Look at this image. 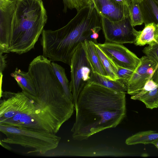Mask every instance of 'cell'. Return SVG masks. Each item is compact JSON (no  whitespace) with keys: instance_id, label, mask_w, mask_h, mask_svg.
I'll list each match as a JSON object with an SVG mask.
<instances>
[{"instance_id":"9","label":"cell","mask_w":158,"mask_h":158,"mask_svg":"<svg viewBox=\"0 0 158 158\" xmlns=\"http://www.w3.org/2000/svg\"><path fill=\"white\" fill-rule=\"evenodd\" d=\"M97 45L115 66L134 71L140 63V58L123 44L105 42Z\"/></svg>"},{"instance_id":"1","label":"cell","mask_w":158,"mask_h":158,"mask_svg":"<svg viewBox=\"0 0 158 158\" xmlns=\"http://www.w3.org/2000/svg\"><path fill=\"white\" fill-rule=\"evenodd\" d=\"M75 120L71 131L75 140L87 139L106 129L114 128L126 114L125 93L89 83L80 94Z\"/></svg>"},{"instance_id":"6","label":"cell","mask_w":158,"mask_h":158,"mask_svg":"<svg viewBox=\"0 0 158 158\" xmlns=\"http://www.w3.org/2000/svg\"><path fill=\"white\" fill-rule=\"evenodd\" d=\"M35 97L23 91L17 93L1 92L0 121L18 114L33 112L35 107Z\"/></svg>"},{"instance_id":"20","label":"cell","mask_w":158,"mask_h":158,"mask_svg":"<svg viewBox=\"0 0 158 158\" xmlns=\"http://www.w3.org/2000/svg\"><path fill=\"white\" fill-rule=\"evenodd\" d=\"M51 63L55 73L65 94L69 99L73 101V95L70 90L69 83L66 76L64 69L54 62Z\"/></svg>"},{"instance_id":"5","label":"cell","mask_w":158,"mask_h":158,"mask_svg":"<svg viewBox=\"0 0 158 158\" xmlns=\"http://www.w3.org/2000/svg\"><path fill=\"white\" fill-rule=\"evenodd\" d=\"M71 69L70 90L73 98L74 107L81 92L88 83L92 69L83 45H80L73 53L70 65Z\"/></svg>"},{"instance_id":"11","label":"cell","mask_w":158,"mask_h":158,"mask_svg":"<svg viewBox=\"0 0 158 158\" xmlns=\"http://www.w3.org/2000/svg\"><path fill=\"white\" fill-rule=\"evenodd\" d=\"M98 12L109 20L117 21L129 16L128 7L114 0H93Z\"/></svg>"},{"instance_id":"29","label":"cell","mask_w":158,"mask_h":158,"mask_svg":"<svg viewBox=\"0 0 158 158\" xmlns=\"http://www.w3.org/2000/svg\"><path fill=\"white\" fill-rule=\"evenodd\" d=\"M154 1L158 6V0H154Z\"/></svg>"},{"instance_id":"4","label":"cell","mask_w":158,"mask_h":158,"mask_svg":"<svg viewBox=\"0 0 158 158\" xmlns=\"http://www.w3.org/2000/svg\"><path fill=\"white\" fill-rule=\"evenodd\" d=\"M0 131L6 136L1 140L2 142L32 149L27 153H36L40 156L57 147L61 139L56 134L4 124H0Z\"/></svg>"},{"instance_id":"30","label":"cell","mask_w":158,"mask_h":158,"mask_svg":"<svg viewBox=\"0 0 158 158\" xmlns=\"http://www.w3.org/2000/svg\"></svg>"},{"instance_id":"22","label":"cell","mask_w":158,"mask_h":158,"mask_svg":"<svg viewBox=\"0 0 158 158\" xmlns=\"http://www.w3.org/2000/svg\"><path fill=\"white\" fill-rule=\"evenodd\" d=\"M64 10L66 12L67 9H75L77 11L83 8L89 6L93 3V0H63Z\"/></svg>"},{"instance_id":"21","label":"cell","mask_w":158,"mask_h":158,"mask_svg":"<svg viewBox=\"0 0 158 158\" xmlns=\"http://www.w3.org/2000/svg\"><path fill=\"white\" fill-rule=\"evenodd\" d=\"M128 10L129 17L132 26L134 27L142 25L143 23V20L139 3L132 1Z\"/></svg>"},{"instance_id":"23","label":"cell","mask_w":158,"mask_h":158,"mask_svg":"<svg viewBox=\"0 0 158 158\" xmlns=\"http://www.w3.org/2000/svg\"><path fill=\"white\" fill-rule=\"evenodd\" d=\"M144 54L158 64V40L148 44L143 50Z\"/></svg>"},{"instance_id":"16","label":"cell","mask_w":158,"mask_h":158,"mask_svg":"<svg viewBox=\"0 0 158 158\" xmlns=\"http://www.w3.org/2000/svg\"><path fill=\"white\" fill-rule=\"evenodd\" d=\"M89 83L97 84L118 92H125L127 90V86L118 80H111L93 71L88 83Z\"/></svg>"},{"instance_id":"17","label":"cell","mask_w":158,"mask_h":158,"mask_svg":"<svg viewBox=\"0 0 158 158\" xmlns=\"http://www.w3.org/2000/svg\"><path fill=\"white\" fill-rule=\"evenodd\" d=\"M139 5L144 24H158V6L154 0H143Z\"/></svg>"},{"instance_id":"3","label":"cell","mask_w":158,"mask_h":158,"mask_svg":"<svg viewBox=\"0 0 158 158\" xmlns=\"http://www.w3.org/2000/svg\"><path fill=\"white\" fill-rule=\"evenodd\" d=\"M47 19L42 0H16L11 24L10 52L21 55L33 49Z\"/></svg>"},{"instance_id":"27","label":"cell","mask_w":158,"mask_h":158,"mask_svg":"<svg viewBox=\"0 0 158 158\" xmlns=\"http://www.w3.org/2000/svg\"><path fill=\"white\" fill-rule=\"evenodd\" d=\"M152 144L154 145L158 149V139L153 142Z\"/></svg>"},{"instance_id":"13","label":"cell","mask_w":158,"mask_h":158,"mask_svg":"<svg viewBox=\"0 0 158 158\" xmlns=\"http://www.w3.org/2000/svg\"><path fill=\"white\" fill-rule=\"evenodd\" d=\"M87 58L90 64L93 72L107 77L96 51L95 44L90 40H85L82 43Z\"/></svg>"},{"instance_id":"18","label":"cell","mask_w":158,"mask_h":158,"mask_svg":"<svg viewBox=\"0 0 158 158\" xmlns=\"http://www.w3.org/2000/svg\"><path fill=\"white\" fill-rule=\"evenodd\" d=\"M158 139V133L155 131L148 130L140 131L128 137L125 141L128 145L142 143H152Z\"/></svg>"},{"instance_id":"12","label":"cell","mask_w":158,"mask_h":158,"mask_svg":"<svg viewBox=\"0 0 158 158\" xmlns=\"http://www.w3.org/2000/svg\"><path fill=\"white\" fill-rule=\"evenodd\" d=\"M131 99L143 102L147 108L158 107V83L151 79L147 81L138 94L131 96Z\"/></svg>"},{"instance_id":"15","label":"cell","mask_w":158,"mask_h":158,"mask_svg":"<svg viewBox=\"0 0 158 158\" xmlns=\"http://www.w3.org/2000/svg\"><path fill=\"white\" fill-rule=\"evenodd\" d=\"M144 28L139 33L134 43L136 45L149 44L158 40V24H145Z\"/></svg>"},{"instance_id":"14","label":"cell","mask_w":158,"mask_h":158,"mask_svg":"<svg viewBox=\"0 0 158 158\" xmlns=\"http://www.w3.org/2000/svg\"><path fill=\"white\" fill-rule=\"evenodd\" d=\"M10 75L17 81L23 91L32 96H36L35 84L28 72H24L16 68L15 71L10 74Z\"/></svg>"},{"instance_id":"26","label":"cell","mask_w":158,"mask_h":158,"mask_svg":"<svg viewBox=\"0 0 158 158\" xmlns=\"http://www.w3.org/2000/svg\"><path fill=\"white\" fill-rule=\"evenodd\" d=\"M119 3L127 6L128 8L130 6L131 2V0H114Z\"/></svg>"},{"instance_id":"25","label":"cell","mask_w":158,"mask_h":158,"mask_svg":"<svg viewBox=\"0 0 158 158\" xmlns=\"http://www.w3.org/2000/svg\"><path fill=\"white\" fill-rule=\"evenodd\" d=\"M3 54H0V75H3L2 73L7 66L6 59L7 54L3 55Z\"/></svg>"},{"instance_id":"2","label":"cell","mask_w":158,"mask_h":158,"mask_svg":"<svg viewBox=\"0 0 158 158\" xmlns=\"http://www.w3.org/2000/svg\"><path fill=\"white\" fill-rule=\"evenodd\" d=\"M101 29V17L93 2L77 11L64 27L54 31L43 30L41 40L43 55L50 60L70 66L72 56L80 45L86 40L93 42L91 35Z\"/></svg>"},{"instance_id":"19","label":"cell","mask_w":158,"mask_h":158,"mask_svg":"<svg viewBox=\"0 0 158 158\" xmlns=\"http://www.w3.org/2000/svg\"><path fill=\"white\" fill-rule=\"evenodd\" d=\"M95 46L102 67L107 74L106 77L112 80H118L115 65L100 49L97 44H95Z\"/></svg>"},{"instance_id":"7","label":"cell","mask_w":158,"mask_h":158,"mask_svg":"<svg viewBox=\"0 0 158 158\" xmlns=\"http://www.w3.org/2000/svg\"><path fill=\"white\" fill-rule=\"evenodd\" d=\"M100 15L105 42L122 44L134 43L139 31L132 26L129 16L120 21H112Z\"/></svg>"},{"instance_id":"24","label":"cell","mask_w":158,"mask_h":158,"mask_svg":"<svg viewBox=\"0 0 158 158\" xmlns=\"http://www.w3.org/2000/svg\"><path fill=\"white\" fill-rule=\"evenodd\" d=\"M119 81L127 86L134 71L125 68L115 66Z\"/></svg>"},{"instance_id":"8","label":"cell","mask_w":158,"mask_h":158,"mask_svg":"<svg viewBox=\"0 0 158 158\" xmlns=\"http://www.w3.org/2000/svg\"><path fill=\"white\" fill-rule=\"evenodd\" d=\"M140 59V63L134 71L127 86V93L131 96L139 93L151 79L158 83V64L146 56Z\"/></svg>"},{"instance_id":"10","label":"cell","mask_w":158,"mask_h":158,"mask_svg":"<svg viewBox=\"0 0 158 158\" xmlns=\"http://www.w3.org/2000/svg\"><path fill=\"white\" fill-rule=\"evenodd\" d=\"M16 0H0V54L9 53L12 22Z\"/></svg>"},{"instance_id":"28","label":"cell","mask_w":158,"mask_h":158,"mask_svg":"<svg viewBox=\"0 0 158 158\" xmlns=\"http://www.w3.org/2000/svg\"><path fill=\"white\" fill-rule=\"evenodd\" d=\"M143 0H131V1H135L139 3H140L142 2Z\"/></svg>"}]
</instances>
